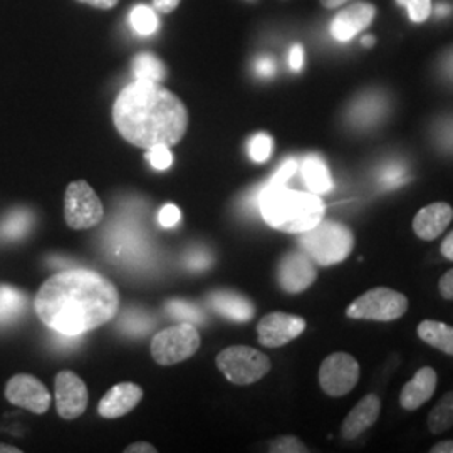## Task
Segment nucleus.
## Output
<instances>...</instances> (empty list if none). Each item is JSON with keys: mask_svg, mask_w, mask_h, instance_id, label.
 I'll use <instances>...</instances> for the list:
<instances>
[{"mask_svg": "<svg viewBox=\"0 0 453 453\" xmlns=\"http://www.w3.org/2000/svg\"><path fill=\"white\" fill-rule=\"evenodd\" d=\"M378 179L383 185V188H387V190H396L398 187H403L411 180L408 173V168L402 163H389L381 170Z\"/></svg>", "mask_w": 453, "mask_h": 453, "instance_id": "nucleus-29", "label": "nucleus"}, {"mask_svg": "<svg viewBox=\"0 0 453 453\" xmlns=\"http://www.w3.org/2000/svg\"><path fill=\"white\" fill-rule=\"evenodd\" d=\"M438 145L441 146L443 150H453V118L441 123V128L438 127L437 133Z\"/></svg>", "mask_w": 453, "mask_h": 453, "instance_id": "nucleus-37", "label": "nucleus"}, {"mask_svg": "<svg viewBox=\"0 0 453 453\" xmlns=\"http://www.w3.org/2000/svg\"><path fill=\"white\" fill-rule=\"evenodd\" d=\"M301 172H303V179L309 188V192L312 194L321 195L327 194L333 190L334 183L331 179L329 168L319 155H308L303 165H301Z\"/></svg>", "mask_w": 453, "mask_h": 453, "instance_id": "nucleus-21", "label": "nucleus"}, {"mask_svg": "<svg viewBox=\"0 0 453 453\" xmlns=\"http://www.w3.org/2000/svg\"><path fill=\"white\" fill-rule=\"evenodd\" d=\"M217 366L234 385H252L271 372V359L249 346H230L217 357Z\"/></svg>", "mask_w": 453, "mask_h": 453, "instance_id": "nucleus-6", "label": "nucleus"}, {"mask_svg": "<svg viewBox=\"0 0 453 453\" xmlns=\"http://www.w3.org/2000/svg\"><path fill=\"white\" fill-rule=\"evenodd\" d=\"M249 2H256V0H249Z\"/></svg>", "mask_w": 453, "mask_h": 453, "instance_id": "nucleus-51", "label": "nucleus"}, {"mask_svg": "<svg viewBox=\"0 0 453 453\" xmlns=\"http://www.w3.org/2000/svg\"><path fill=\"white\" fill-rule=\"evenodd\" d=\"M438 374L434 368L423 366L408 380L400 393V406L406 411H415L432 400L437 391Z\"/></svg>", "mask_w": 453, "mask_h": 453, "instance_id": "nucleus-17", "label": "nucleus"}, {"mask_svg": "<svg viewBox=\"0 0 453 453\" xmlns=\"http://www.w3.org/2000/svg\"><path fill=\"white\" fill-rule=\"evenodd\" d=\"M408 311V297L391 288H372L357 296L346 309L349 319H365L376 323H389L403 318Z\"/></svg>", "mask_w": 453, "mask_h": 453, "instance_id": "nucleus-5", "label": "nucleus"}, {"mask_svg": "<svg viewBox=\"0 0 453 453\" xmlns=\"http://www.w3.org/2000/svg\"><path fill=\"white\" fill-rule=\"evenodd\" d=\"M211 264V254L207 250H194L188 257H187V267L192 271H205Z\"/></svg>", "mask_w": 453, "mask_h": 453, "instance_id": "nucleus-35", "label": "nucleus"}, {"mask_svg": "<svg viewBox=\"0 0 453 453\" xmlns=\"http://www.w3.org/2000/svg\"><path fill=\"white\" fill-rule=\"evenodd\" d=\"M133 74L136 81L160 82L166 78V67L153 54H138L133 59Z\"/></svg>", "mask_w": 453, "mask_h": 453, "instance_id": "nucleus-24", "label": "nucleus"}, {"mask_svg": "<svg viewBox=\"0 0 453 453\" xmlns=\"http://www.w3.org/2000/svg\"><path fill=\"white\" fill-rule=\"evenodd\" d=\"M131 27L142 35H151L158 31V16L148 5H136L130 14Z\"/></svg>", "mask_w": 453, "mask_h": 453, "instance_id": "nucleus-25", "label": "nucleus"}, {"mask_svg": "<svg viewBox=\"0 0 453 453\" xmlns=\"http://www.w3.org/2000/svg\"><path fill=\"white\" fill-rule=\"evenodd\" d=\"M158 220H160V224H162L163 226H166V228L177 226L180 222L179 207L173 205V203H166L162 211H160Z\"/></svg>", "mask_w": 453, "mask_h": 453, "instance_id": "nucleus-36", "label": "nucleus"}, {"mask_svg": "<svg viewBox=\"0 0 453 453\" xmlns=\"http://www.w3.org/2000/svg\"><path fill=\"white\" fill-rule=\"evenodd\" d=\"M262 219L280 232L303 234L324 219V202L312 192L289 190L286 185H264L257 194Z\"/></svg>", "mask_w": 453, "mask_h": 453, "instance_id": "nucleus-3", "label": "nucleus"}, {"mask_svg": "<svg viewBox=\"0 0 453 453\" xmlns=\"http://www.w3.org/2000/svg\"><path fill=\"white\" fill-rule=\"evenodd\" d=\"M103 215V203L88 181L78 180L67 187L65 196V217L67 226L74 230H86L97 226Z\"/></svg>", "mask_w": 453, "mask_h": 453, "instance_id": "nucleus-8", "label": "nucleus"}, {"mask_svg": "<svg viewBox=\"0 0 453 453\" xmlns=\"http://www.w3.org/2000/svg\"><path fill=\"white\" fill-rule=\"evenodd\" d=\"M254 69H256V73L259 74L260 78H273L275 74L274 59L269 58V56H262L256 61Z\"/></svg>", "mask_w": 453, "mask_h": 453, "instance_id": "nucleus-39", "label": "nucleus"}, {"mask_svg": "<svg viewBox=\"0 0 453 453\" xmlns=\"http://www.w3.org/2000/svg\"><path fill=\"white\" fill-rule=\"evenodd\" d=\"M274 142L267 133H257L249 142V155L256 163L267 162L273 155Z\"/></svg>", "mask_w": 453, "mask_h": 453, "instance_id": "nucleus-30", "label": "nucleus"}, {"mask_svg": "<svg viewBox=\"0 0 453 453\" xmlns=\"http://www.w3.org/2000/svg\"><path fill=\"white\" fill-rule=\"evenodd\" d=\"M430 453H453V440L438 441L430 449Z\"/></svg>", "mask_w": 453, "mask_h": 453, "instance_id": "nucleus-45", "label": "nucleus"}, {"mask_svg": "<svg viewBox=\"0 0 453 453\" xmlns=\"http://www.w3.org/2000/svg\"><path fill=\"white\" fill-rule=\"evenodd\" d=\"M22 450L12 447V445H5V443H0V453H20Z\"/></svg>", "mask_w": 453, "mask_h": 453, "instance_id": "nucleus-49", "label": "nucleus"}, {"mask_svg": "<svg viewBox=\"0 0 453 453\" xmlns=\"http://www.w3.org/2000/svg\"><path fill=\"white\" fill-rule=\"evenodd\" d=\"M200 348V334L195 324L181 323L160 331L151 341V357L163 366L181 363Z\"/></svg>", "mask_w": 453, "mask_h": 453, "instance_id": "nucleus-7", "label": "nucleus"}, {"mask_svg": "<svg viewBox=\"0 0 453 453\" xmlns=\"http://www.w3.org/2000/svg\"><path fill=\"white\" fill-rule=\"evenodd\" d=\"M88 400V388L76 372H61L56 376V408L61 418L74 420L81 417Z\"/></svg>", "mask_w": 453, "mask_h": 453, "instance_id": "nucleus-13", "label": "nucleus"}, {"mask_svg": "<svg viewBox=\"0 0 453 453\" xmlns=\"http://www.w3.org/2000/svg\"><path fill=\"white\" fill-rule=\"evenodd\" d=\"M440 254L447 260L453 262V230L443 239V242L440 245Z\"/></svg>", "mask_w": 453, "mask_h": 453, "instance_id": "nucleus-43", "label": "nucleus"}, {"mask_svg": "<svg viewBox=\"0 0 453 453\" xmlns=\"http://www.w3.org/2000/svg\"><path fill=\"white\" fill-rule=\"evenodd\" d=\"M387 113V97L378 93L357 96L349 108V121L357 128H370Z\"/></svg>", "mask_w": 453, "mask_h": 453, "instance_id": "nucleus-20", "label": "nucleus"}, {"mask_svg": "<svg viewBox=\"0 0 453 453\" xmlns=\"http://www.w3.org/2000/svg\"><path fill=\"white\" fill-rule=\"evenodd\" d=\"M441 73L449 78V80H452L453 81V48L449 49L447 52H445V56L441 58Z\"/></svg>", "mask_w": 453, "mask_h": 453, "instance_id": "nucleus-41", "label": "nucleus"}, {"mask_svg": "<svg viewBox=\"0 0 453 453\" xmlns=\"http://www.w3.org/2000/svg\"><path fill=\"white\" fill-rule=\"evenodd\" d=\"M361 44H363L365 48H372V46L376 44V37L372 35V34H366V35L361 37Z\"/></svg>", "mask_w": 453, "mask_h": 453, "instance_id": "nucleus-48", "label": "nucleus"}, {"mask_svg": "<svg viewBox=\"0 0 453 453\" xmlns=\"http://www.w3.org/2000/svg\"><path fill=\"white\" fill-rule=\"evenodd\" d=\"M127 453H157V449L153 447V445H150V443H145V441H142V443H133L130 447H127Z\"/></svg>", "mask_w": 453, "mask_h": 453, "instance_id": "nucleus-44", "label": "nucleus"}, {"mask_svg": "<svg viewBox=\"0 0 453 453\" xmlns=\"http://www.w3.org/2000/svg\"><path fill=\"white\" fill-rule=\"evenodd\" d=\"M143 398V389L134 383H119L110 389L99 402L97 411L103 418H119L134 410Z\"/></svg>", "mask_w": 453, "mask_h": 453, "instance_id": "nucleus-18", "label": "nucleus"}, {"mask_svg": "<svg viewBox=\"0 0 453 453\" xmlns=\"http://www.w3.org/2000/svg\"><path fill=\"white\" fill-rule=\"evenodd\" d=\"M39 319L65 336H82L110 323L119 308V294L104 275L71 269L48 279L34 299Z\"/></svg>", "mask_w": 453, "mask_h": 453, "instance_id": "nucleus-1", "label": "nucleus"}, {"mask_svg": "<svg viewBox=\"0 0 453 453\" xmlns=\"http://www.w3.org/2000/svg\"><path fill=\"white\" fill-rule=\"evenodd\" d=\"M5 398L12 405L26 408L35 415L46 413L50 406L48 388L31 374H16L5 387Z\"/></svg>", "mask_w": 453, "mask_h": 453, "instance_id": "nucleus-12", "label": "nucleus"}, {"mask_svg": "<svg viewBox=\"0 0 453 453\" xmlns=\"http://www.w3.org/2000/svg\"><path fill=\"white\" fill-rule=\"evenodd\" d=\"M417 334L425 344L435 348L443 355L453 357V326L434 319H425L418 324Z\"/></svg>", "mask_w": 453, "mask_h": 453, "instance_id": "nucleus-22", "label": "nucleus"}, {"mask_svg": "<svg viewBox=\"0 0 453 453\" xmlns=\"http://www.w3.org/2000/svg\"><path fill=\"white\" fill-rule=\"evenodd\" d=\"M438 292L445 301H453V269L440 277Z\"/></svg>", "mask_w": 453, "mask_h": 453, "instance_id": "nucleus-38", "label": "nucleus"}, {"mask_svg": "<svg viewBox=\"0 0 453 453\" xmlns=\"http://www.w3.org/2000/svg\"><path fill=\"white\" fill-rule=\"evenodd\" d=\"M380 413H381L380 396L374 393L363 396L342 421L341 437L344 440H357V437H361L380 418Z\"/></svg>", "mask_w": 453, "mask_h": 453, "instance_id": "nucleus-16", "label": "nucleus"}, {"mask_svg": "<svg viewBox=\"0 0 453 453\" xmlns=\"http://www.w3.org/2000/svg\"><path fill=\"white\" fill-rule=\"evenodd\" d=\"M453 426V391L445 393L437 405L434 406L426 417V428L430 434L440 435L449 432Z\"/></svg>", "mask_w": 453, "mask_h": 453, "instance_id": "nucleus-23", "label": "nucleus"}, {"mask_svg": "<svg viewBox=\"0 0 453 453\" xmlns=\"http://www.w3.org/2000/svg\"><path fill=\"white\" fill-rule=\"evenodd\" d=\"M180 0H153L155 11L162 12V14H168L172 11H175L179 7Z\"/></svg>", "mask_w": 453, "mask_h": 453, "instance_id": "nucleus-42", "label": "nucleus"}, {"mask_svg": "<svg viewBox=\"0 0 453 453\" xmlns=\"http://www.w3.org/2000/svg\"><path fill=\"white\" fill-rule=\"evenodd\" d=\"M306 319L296 314L275 311L264 316L257 324L259 342L265 348H280L306 331Z\"/></svg>", "mask_w": 453, "mask_h": 453, "instance_id": "nucleus-11", "label": "nucleus"}, {"mask_svg": "<svg viewBox=\"0 0 453 453\" xmlns=\"http://www.w3.org/2000/svg\"><path fill=\"white\" fill-rule=\"evenodd\" d=\"M24 308V296L11 286H0V323L9 321Z\"/></svg>", "mask_w": 453, "mask_h": 453, "instance_id": "nucleus-26", "label": "nucleus"}, {"mask_svg": "<svg viewBox=\"0 0 453 453\" xmlns=\"http://www.w3.org/2000/svg\"><path fill=\"white\" fill-rule=\"evenodd\" d=\"M376 7L370 2H355L340 11L331 20V35L338 42H349L357 34L372 26Z\"/></svg>", "mask_w": 453, "mask_h": 453, "instance_id": "nucleus-14", "label": "nucleus"}, {"mask_svg": "<svg viewBox=\"0 0 453 453\" xmlns=\"http://www.w3.org/2000/svg\"><path fill=\"white\" fill-rule=\"evenodd\" d=\"M80 2L89 4V5L97 7V9H111L118 4V0H80Z\"/></svg>", "mask_w": 453, "mask_h": 453, "instance_id": "nucleus-46", "label": "nucleus"}, {"mask_svg": "<svg viewBox=\"0 0 453 453\" xmlns=\"http://www.w3.org/2000/svg\"><path fill=\"white\" fill-rule=\"evenodd\" d=\"M33 226V215L27 211H16L11 213L2 224V232L9 239H17L24 235Z\"/></svg>", "mask_w": 453, "mask_h": 453, "instance_id": "nucleus-28", "label": "nucleus"}, {"mask_svg": "<svg viewBox=\"0 0 453 453\" xmlns=\"http://www.w3.org/2000/svg\"><path fill=\"white\" fill-rule=\"evenodd\" d=\"M113 119L127 142L148 150L177 145L188 127V111L181 99L162 84L134 81L116 97Z\"/></svg>", "mask_w": 453, "mask_h": 453, "instance_id": "nucleus-2", "label": "nucleus"}, {"mask_svg": "<svg viewBox=\"0 0 453 453\" xmlns=\"http://www.w3.org/2000/svg\"><path fill=\"white\" fill-rule=\"evenodd\" d=\"M346 2H349V0H321V4L326 9H338L341 5H344Z\"/></svg>", "mask_w": 453, "mask_h": 453, "instance_id": "nucleus-47", "label": "nucleus"}, {"mask_svg": "<svg viewBox=\"0 0 453 453\" xmlns=\"http://www.w3.org/2000/svg\"><path fill=\"white\" fill-rule=\"evenodd\" d=\"M209 303L219 314L226 316L232 321H237V323H249L256 314L254 304L237 292H211Z\"/></svg>", "mask_w": 453, "mask_h": 453, "instance_id": "nucleus-19", "label": "nucleus"}, {"mask_svg": "<svg viewBox=\"0 0 453 453\" xmlns=\"http://www.w3.org/2000/svg\"><path fill=\"white\" fill-rule=\"evenodd\" d=\"M151 319L146 314H125L119 327L130 334H143L151 327Z\"/></svg>", "mask_w": 453, "mask_h": 453, "instance_id": "nucleus-34", "label": "nucleus"}, {"mask_svg": "<svg viewBox=\"0 0 453 453\" xmlns=\"http://www.w3.org/2000/svg\"><path fill=\"white\" fill-rule=\"evenodd\" d=\"M437 12L441 14V16H447L450 12V7L445 5V4H440V5H437Z\"/></svg>", "mask_w": 453, "mask_h": 453, "instance_id": "nucleus-50", "label": "nucleus"}, {"mask_svg": "<svg viewBox=\"0 0 453 453\" xmlns=\"http://www.w3.org/2000/svg\"><path fill=\"white\" fill-rule=\"evenodd\" d=\"M299 245L316 264L329 267L351 256L355 249V234L344 224L323 219L318 226L301 234Z\"/></svg>", "mask_w": 453, "mask_h": 453, "instance_id": "nucleus-4", "label": "nucleus"}, {"mask_svg": "<svg viewBox=\"0 0 453 453\" xmlns=\"http://www.w3.org/2000/svg\"><path fill=\"white\" fill-rule=\"evenodd\" d=\"M398 5H403L408 11L411 22L421 24L432 14V0H396Z\"/></svg>", "mask_w": 453, "mask_h": 453, "instance_id": "nucleus-31", "label": "nucleus"}, {"mask_svg": "<svg viewBox=\"0 0 453 453\" xmlns=\"http://www.w3.org/2000/svg\"><path fill=\"white\" fill-rule=\"evenodd\" d=\"M289 65L294 73H299L304 65V48L301 44H294L289 52Z\"/></svg>", "mask_w": 453, "mask_h": 453, "instance_id": "nucleus-40", "label": "nucleus"}, {"mask_svg": "<svg viewBox=\"0 0 453 453\" xmlns=\"http://www.w3.org/2000/svg\"><path fill=\"white\" fill-rule=\"evenodd\" d=\"M146 158L157 170H168L173 163V157H172V151L168 145H155L148 148Z\"/></svg>", "mask_w": 453, "mask_h": 453, "instance_id": "nucleus-33", "label": "nucleus"}, {"mask_svg": "<svg viewBox=\"0 0 453 453\" xmlns=\"http://www.w3.org/2000/svg\"><path fill=\"white\" fill-rule=\"evenodd\" d=\"M318 279L314 260L306 252H289L277 265V282L288 294H301Z\"/></svg>", "mask_w": 453, "mask_h": 453, "instance_id": "nucleus-10", "label": "nucleus"}, {"mask_svg": "<svg viewBox=\"0 0 453 453\" xmlns=\"http://www.w3.org/2000/svg\"><path fill=\"white\" fill-rule=\"evenodd\" d=\"M361 368L357 357L349 353H333L326 357L318 372L319 387L327 396L341 398L357 388Z\"/></svg>", "mask_w": 453, "mask_h": 453, "instance_id": "nucleus-9", "label": "nucleus"}, {"mask_svg": "<svg viewBox=\"0 0 453 453\" xmlns=\"http://www.w3.org/2000/svg\"><path fill=\"white\" fill-rule=\"evenodd\" d=\"M271 453H308L309 449L299 440L292 435L277 437L269 443Z\"/></svg>", "mask_w": 453, "mask_h": 453, "instance_id": "nucleus-32", "label": "nucleus"}, {"mask_svg": "<svg viewBox=\"0 0 453 453\" xmlns=\"http://www.w3.org/2000/svg\"><path fill=\"white\" fill-rule=\"evenodd\" d=\"M166 311L170 312L172 318L180 319L183 323L203 324L207 321L202 309L195 306L192 303H187V301H179V299L170 301L166 304Z\"/></svg>", "mask_w": 453, "mask_h": 453, "instance_id": "nucleus-27", "label": "nucleus"}, {"mask_svg": "<svg viewBox=\"0 0 453 453\" xmlns=\"http://www.w3.org/2000/svg\"><path fill=\"white\" fill-rule=\"evenodd\" d=\"M452 220V205L447 202H435L418 211L413 217L411 226L418 239L425 242H432L449 228Z\"/></svg>", "mask_w": 453, "mask_h": 453, "instance_id": "nucleus-15", "label": "nucleus"}]
</instances>
